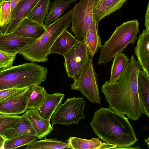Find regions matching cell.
Returning <instances> with one entry per match:
<instances>
[{"instance_id": "obj_18", "label": "cell", "mask_w": 149, "mask_h": 149, "mask_svg": "<svg viewBox=\"0 0 149 149\" xmlns=\"http://www.w3.org/2000/svg\"><path fill=\"white\" fill-rule=\"evenodd\" d=\"M65 97L60 93L47 94L43 103L37 109L36 112L43 118L50 120L51 118Z\"/></svg>"}, {"instance_id": "obj_37", "label": "cell", "mask_w": 149, "mask_h": 149, "mask_svg": "<svg viewBox=\"0 0 149 149\" xmlns=\"http://www.w3.org/2000/svg\"><path fill=\"white\" fill-rule=\"evenodd\" d=\"M3 0H0V8H1V2L3 1Z\"/></svg>"}, {"instance_id": "obj_17", "label": "cell", "mask_w": 149, "mask_h": 149, "mask_svg": "<svg viewBox=\"0 0 149 149\" xmlns=\"http://www.w3.org/2000/svg\"><path fill=\"white\" fill-rule=\"evenodd\" d=\"M127 0H103L97 2L93 9L94 19L98 23L105 17L119 10Z\"/></svg>"}, {"instance_id": "obj_21", "label": "cell", "mask_w": 149, "mask_h": 149, "mask_svg": "<svg viewBox=\"0 0 149 149\" xmlns=\"http://www.w3.org/2000/svg\"><path fill=\"white\" fill-rule=\"evenodd\" d=\"M138 92L145 114L149 117V77L139 71L137 78Z\"/></svg>"}, {"instance_id": "obj_11", "label": "cell", "mask_w": 149, "mask_h": 149, "mask_svg": "<svg viewBox=\"0 0 149 149\" xmlns=\"http://www.w3.org/2000/svg\"><path fill=\"white\" fill-rule=\"evenodd\" d=\"M39 0H20L12 11L9 23L0 32L6 34L12 33L20 22L27 17Z\"/></svg>"}, {"instance_id": "obj_25", "label": "cell", "mask_w": 149, "mask_h": 149, "mask_svg": "<svg viewBox=\"0 0 149 149\" xmlns=\"http://www.w3.org/2000/svg\"><path fill=\"white\" fill-rule=\"evenodd\" d=\"M113 59L109 81L111 82H115L119 79L130 61L123 52L115 56Z\"/></svg>"}, {"instance_id": "obj_8", "label": "cell", "mask_w": 149, "mask_h": 149, "mask_svg": "<svg viewBox=\"0 0 149 149\" xmlns=\"http://www.w3.org/2000/svg\"><path fill=\"white\" fill-rule=\"evenodd\" d=\"M99 0H80L72 9L71 30L78 40H81L94 19L93 8Z\"/></svg>"}, {"instance_id": "obj_30", "label": "cell", "mask_w": 149, "mask_h": 149, "mask_svg": "<svg viewBox=\"0 0 149 149\" xmlns=\"http://www.w3.org/2000/svg\"><path fill=\"white\" fill-rule=\"evenodd\" d=\"M22 115H0V133L13 127L21 118Z\"/></svg>"}, {"instance_id": "obj_2", "label": "cell", "mask_w": 149, "mask_h": 149, "mask_svg": "<svg viewBox=\"0 0 149 149\" xmlns=\"http://www.w3.org/2000/svg\"><path fill=\"white\" fill-rule=\"evenodd\" d=\"M90 125L99 139L116 149L139 148L131 147L138 139L127 118L109 107L96 111Z\"/></svg>"}, {"instance_id": "obj_26", "label": "cell", "mask_w": 149, "mask_h": 149, "mask_svg": "<svg viewBox=\"0 0 149 149\" xmlns=\"http://www.w3.org/2000/svg\"><path fill=\"white\" fill-rule=\"evenodd\" d=\"M51 0H39L27 17L28 18L44 24L47 13Z\"/></svg>"}, {"instance_id": "obj_29", "label": "cell", "mask_w": 149, "mask_h": 149, "mask_svg": "<svg viewBox=\"0 0 149 149\" xmlns=\"http://www.w3.org/2000/svg\"><path fill=\"white\" fill-rule=\"evenodd\" d=\"M11 14L10 0H3L1 3L0 31L5 28L9 23Z\"/></svg>"}, {"instance_id": "obj_34", "label": "cell", "mask_w": 149, "mask_h": 149, "mask_svg": "<svg viewBox=\"0 0 149 149\" xmlns=\"http://www.w3.org/2000/svg\"><path fill=\"white\" fill-rule=\"evenodd\" d=\"M6 140L0 133V149H4V143Z\"/></svg>"}, {"instance_id": "obj_33", "label": "cell", "mask_w": 149, "mask_h": 149, "mask_svg": "<svg viewBox=\"0 0 149 149\" xmlns=\"http://www.w3.org/2000/svg\"><path fill=\"white\" fill-rule=\"evenodd\" d=\"M149 3H148L147 6V10L145 15V26L146 30L149 31Z\"/></svg>"}, {"instance_id": "obj_3", "label": "cell", "mask_w": 149, "mask_h": 149, "mask_svg": "<svg viewBox=\"0 0 149 149\" xmlns=\"http://www.w3.org/2000/svg\"><path fill=\"white\" fill-rule=\"evenodd\" d=\"M72 10L46 27L38 39L29 44L18 53L26 60L34 62L44 63L48 60L50 48L58 36L69 26Z\"/></svg>"}, {"instance_id": "obj_10", "label": "cell", "mask_w": 149, "mask_h": 149, "mask_svg": "<svg viewBox=\"0 0 149 149\" xmlns=\"http://www.w3.org/2000/svg\"><path fill=\"white\" fill-rule=\"evenodd\" d=\"M35 85L14 97L0 102V114L8 115L22 114L27 110L28 102Z\"/></svg>"}, {"instance_id": "obj_28", "label": "cell", "mask_w": 149, "mask_h": 149, "mask_svg": "<svg viewBox=\"0 0 149 149\" xmlns=\"http://www.w3.org/2000/svg\"><path fill=\"white\" fill-rule=\"evenodd\" d=\"M36 135L23 136L10 140H6L4 145V149H16L20 147L27 145L37 139Z\"/></svg>"}, {"instance_id": "obj_35", "label": "cell", "mask_w": 149, "mask_h": 149, "mask_svg": "<svg viewBox=\"0 0 149 149\" xmlns=\"http://www.w3.org/2000/svg\"><path fill=\"white\" fill-rule=\"evenodd\" d=\"M10 0V7L11 12L16 6L17 4L21 0Z\"/></svg>"}, {"instance_id": "obj_23", "label": "cell", "mask_w": 149, "mask_h": 149, "mask_svg": "<svg viewBox=\"0 0 149 149\" xmlns=\"http://www.w3.org/2000/svg\"><path fill=\"white\" fill-rule=\"evenodd\" d=\"M67 142L72 149H103L105 143L100 140L99 138L87 139L73 136L70 137Z\"/></svg>"}, {"instance_id": "obj_15", "label": "cell", "mask_w": 149, "mask_h": 149, "mask_svg": "<svg viewBox=\"0 0 149 149\" xmlns=\"http://www.w3.org/2000/svg\"><path fill=\"white\" fill-rule=\"evenodd\" d=\"M25 113L31 122L38 138L42 139L53 130L50 120L42 117L35 110H27Z\"/></svg>"}, {"instance_id": "obj_31", "label": "cell", "mask_w": 149, "mask_h": 149, "mask_svg": "<svg viewBox=\"0 0 149 149\" xmlns=\"http://www.w3.org/2000/svg\"><path fill=\"white\" fill-rule=\"evenodd\" d=\"M28 87L13 88L0 90V102L14 97L26 91Z\"/></svg>"}, {"instance_id": "obj_32", "label": "cell", "mask_w": 149, "mask_h": 149, "mask_svg": "<svg viewBox=\"0 0 149 149\" xmlns=\"http://www.w3.org/2000/svg\"><path fill=\"white\" fill-rule=\"evenodd\" d=\"M17 55H11L0 51V69L10 67Z\"/></svg>"}, {"instance_id": "obj_5", "label": "cell", "mask_w": 149, "mask_h": 149, "mask_svg": "<svg viewBox=\"0 0 149 149\" xmlns=\"http://www.w3.org/2000/svg\"><path fill=\"white\" fill-rule=\"evenodd\" d=\"M139 22L136 19L123 22L116 26L101 48L97 65L112 61L115 56L122 53L129 44L134 43L139 32Z\"/></svg>"}, {"instance_id": "obj_20", "label": "cell", "mask_w": 149, "mask_h": 149, "mask_svg": "<svg viewBox=\"0 0 149 149\" xmlns=\"http://www.w3.org/2000/svg\"><path fill=\"white\" fill-rule=\"evenodd\" d=\"M78 40L66 29L56 39L52 46L49 54L53 53L63 56L76 44Z\"/></svg>"}, {"instance_id": "obj_7", "label": "cell", "mask_w": 149, "mask_h": 149, "mask_svg": "<svg viewBox=\"0 0 149 149\" xmlns=\"http://www.w3.org/2000/svg\"><path fill=\"white\" fill-rule=\"evenodd\" d=\"M85 105L86 102L82 97L68 98L64 103L60 104L52 115V126L56 124L67 126L77 124L80 119L85 118L83 112Z\"/></svg>"}, {"instance_id": "obj_19", "label": "cell", "mask_w": 149, "mask_h": 149, "mask_svg": "<svg viewBox=\"0 0 149 149\" xmlns=\"http://www.w3.org/2000/svg\"><path fill=\"white\" fill-rule=\"evenodd\" d=\"M0 133L7 140L21 136L36 135L35 131L25 113L13 127Z\"/></svg>"}, {"instance_id": "obj_16", "label": "cell", "mask_w": 149, "mask_h": 149, "mask_svg": "<svg viewBox=\"0 0 149 149\" xmlns=\"http://www.w3.org/2000/svg\"><path fill=\"white\" fill-rule=\"evenodd\" d=\"M98 23L94 19L82 39V41L87 48L90 56L93 57L102 46L99 34Z\"/></svg>"}, {"instance_id": "obj_6", "label": "cell", "mask_w": 149, "mask_h": 149, "mask_svg": "<svg viewBox=\"0 0 149 149\" xmlns=\"http://www.w3.org/2000/svg\"><path fill=\"white\" fill-rule=\"evenodd\" d=\"M73 79L70 85L72 90L79 91L92 103L101 104L97 75L94 68L93 57L90 56L81 72Z\"/></svg>"}, {"instance_id": "obj_36", "label": "cell", "mask_w": 149, "mask_h": 149, "mask_svg": "<svg viewBox=\"0 0 149 149\" xmlns=\"http://www.w3.org/2000/svg\"><path fill=\"white\" fill-rule=\"evenodd\" d=\"M145 141L147 144L149 148V137H148V139L144 140Z\"/></svg>"}, {"instance_id": "obj_22", "label": "cell", "mask_w": 149, "mask_h": 149, "mask_svg": "<svg viewBox=\"0 0 149 149\" xmlns=\"http://www.w3.org/2000/svg\"><path fill=\"white\" fill-rule=\"evenodd\" d=\"M77 0H54L50 3L47 13L45 17L44 24L46 27L58 19L65 10L72 3Z\"/></svg>"}, {"instance_id": "obj_24", "label": "cell", "mask_w": 149, "mask_h": 149, "mask_svg": "<svg viewBox=\"0 0 149 149\" xmlns=\"http://www.w3.org/2000/svg\"><path fill=\"white\" fill-rule=\"evenodd\" d=\"M26 149H70L68 142L54 139H46L39 141L34 140L26 145Z\"/></svg>"}, {"instance_id": "obj_1", "label": "cell", "mask_w": 149, "mask_h": 149, "mask_svg": "<svg viewBox=\"0 0 149 149\" xmlns=\"http://www.w3.org/2000/svg\"><path fill=\"white\" fill-rule=\"evenodd\" d=\"M142 69L132 55L119 79L113 82L106 81L101 89L109 107L135 121L145 114L138 92V75Z\"/></svg>"}, {"instance_id": "obj_14", "label": "cell", "mask_w": 149, "mask_h": 149, "mask_svg": "<svg viewBox=\"0 0 149 149\" xmlns=\"http://www.w3.org/2000/svg\"><path fill=\"white\" fill-rule=\"evenodd\" d=\"M46 29L44 25L26 17L20 22L12 33L21 37L38 39Z\"/></svg>"}, {"instance_id": "obj_27", "label": "cell", "mask_w": 149, "mask_h": 149, "mask_svg": "<svg viewBox=\"0 0 149 149\" xmlns=\"http://www.w3.org/2000/svg\"><path fill=\"white\" fill-rule=\"evenodd\" d=\"M47 94L43 87L35 85L28 102L27 110L37 109L45 101Z\"/></svg>"}, {"instance_id": "obj_9", "label": "cell", "mask_w": 149, "mask_h": 149, "mask_svg": "<svg viewBox=\"0 0 149 149\" xmlns=\"http://www.w3.org/2000/svg\"><path fill=\"white\" fill-rule=\"evenodd\" d=\"M86 46L81 40H78L64 55V67L68 77L74 79L81 72L90 56Z\"/></svg>"}, {"instance_id": "obj_38", "label": "cell", "mask_w": 149, "mask_h": 149, "mask_svg": "<svg viewBox=\"0 0 149 149\" xmlns=\"http://www.w3.org/2000/svg\"><path fill=\"white\" fill-rule=\"evenodd\" d=\"M103 0H99L97 2H100L101 1H103Z\"/></svg>"}, {"instance_id": "obj_13", "label": "cell", "mask_w": 149, "mask_h": 149, "mask_svg": "<svg viewBox=\"0 0 149 149\" xmlns=\"http://www.w3.org/2000/svg\"><path fill=\"white\" fill-rule=\"evenodd\" d=\"M134 51L142 71L149 77V31L144 30L139 35Z\"/></svg>"}, {"instance_id": "obj_4", "label": "cell", "mask_w": 149, "mask_h": 149, "mask_svg": "<svg viewBox=\"0 0 149 149\" xmlns=\"http://www.w3.org/2000/svg\"><path fill=\"white\" fill-rule=\"evenodd\" d=\"M47 69L33 62L0 69V90L39 85L46 80Z\"/></svg>"}, {"instance_id": "obj_12", "label": "cell", "mask_w": 149, "mask_h": 149, "mask_svg": "<svg viewBox=\"0 0 149 149\" xmlns=\"http://www.w3.org/2000/svg\"><path fill=\"white\" fill-rule=\"evenodd\" d=\"M36 39L21 37L11 33L0 32V51L11 55H17L25 46Z\"/></svg>"}]
</instances>
